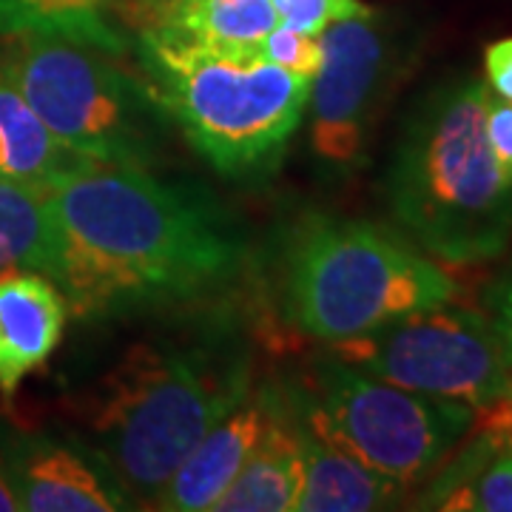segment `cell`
<instances>
[{
	"label": "cell",
	"mask_w": 512,
	"mask_h": 512,
	"mask_svg": "<svg viewBox=\"0 0 512 512\" xmlns=\"http://www.w3.org/2000/svg\"><path fill=\"white\" fill-rule=\"evenodd\" d=\"M49 220L46 276L80 322L197 302L248 259L242 225L214 194L154 168L83 160L49 180Z\"/></svg>",
	"instance_id": "6da1fadb"
},
{
	"label": "cell",
	"mask_w": 512,
	"mask_h": 512,
	"mask_svg": "<svg viewBox=\"0 0 512 512\" xmlns=\"http://www.w3.org/2000/svg\"><path fill=\"white\" fill-rule=\"evenodd\" d=\"M487 83L458 74L407 111L384 171L387 208L447 265L498 259L512 242V183L484 131Z\"/></svg>",
	"instance_id": "7a4b0ae2"
},
{
	"label": "cell",
	"mask_w": 512,
	"mask_h": 512,
	"mask_svg": "<svg viewBox=\"0 0 512 512\" xmlns=\"http://www.w3.org/2000/svg\"><path fill=\"white\" fill-rule=\"evenodd\" d=\"M245 350L225 330L140 339L97 387L94 450L131 501L154 507L188 450L254 387Z\"/></svg>",
	"instance_id": "3957f363"
},
{
	"label": "cell",
	"mask_w": 512,
	"mask_h": 512,
	"mask_svg": "<svg viewBox=\"0 0 512 512\" xmlns=\"http://www.w3.org/2000/svg\"><path fill=\"white\" fill-rule=\"evenodd\" d=\"M137 72L174 128L225 177L274 171L302 126L311 77L259 52L137 32Z\"/></svg>",
	"instance_id": "277c9868"
},
{
	"label": "cell",
	"mask_w": 512,
	"mask_h": 512,
	"mask_svg": "<svg viewBox=\"0 0 512 512\" xmlns=\"http://www.w3.org/2000/svg\"><path fill=\"white\" fill-rule=\"evenodd\" d=\"M456 293L436 259L367 220L302 217L279 259V316L322 345L453 302Z\"/></svg>",
	"instance_id": "5b68a950"
},
{
	"label": "cell",
	"mask_w": 512,
	"mask_h": 512,
	"mask_svg": "<svg viewBox=\"0 0 512 512\" xmlns=\"http://www.w3.org/2000/svg\"><path fill=\"white\" fill-rule=\"evenodd\" d=\"M0 77L23 94L57 143L83 160L157 168L168 154L171 117L143 74L120 66L109 49L46 32L6 35Z\"/></svg>",
	"instance_id": "8992f818"
},
{
	"label": "cell",
	"mask_w": 512,
	"mask_h": 512,
	"mask_svg": "<svg viewBox=\"0 0 512 512\" xmlns=\"http://www.w3.org/2000/svg\"><path fill=\"white\" fill-rule=\"evenodd\" d=\"M282 387L299 419L402 487L433 476L478 419L467 404L376 379L330 350Z\"/></svg>",
	"instance_id": "52a82bcc"
},
{
	"label": "cell",
	"mask_w": 512,
	"mask_h": 512,
	"mask_svg": "<svg viewBox=\"0 0 512 512\" xmlns=\"http://www.w3.org/2000/svg\"><path fill=\"white\" fill-rule=\"evenodd\" d=\"M342 362L404 390L476 413L512 399V356L487 313L444 302L325 345Z\"/></svg>",
	"instance_id": "ba28073f"
},
{
	"label": "cell",
	"mask_w": 512,
	"mask_h": 512,
	"mask_svg": "<svg viewBox=\"0 0 512 512\" xmlns=\"http://www.w3.org/2000/svg\"><path fill=\"white\" fill-rule=\"evenodd\" d=\"M322 66L313 74L311 154L322 177L342 180L367 160L373 131L416 57V37L382 12L330 23L319 32Z\"/></svg>",
	"instance_id": "9c48e42d"
},
{
	"label": "cell",
	"mask_w": 512,
	"mask_h": 512,
	"mask_svg": "<svg viewBox=\"0 0 512 512\" xmlns=\"http://www.w3.org/2000/svg\"><path fill=\"white\" fill-rule=\"evenodd\" d=\"M6 476L23 512H117L131 498L94 444L46 430L0 427Z\"/></svg>",
	"instance_id": "30bf717a"
},
{
	"label": "cell",
	"mask_w": 512,
	"mask_h": 512,
	"mask_svg": "<svg viewBox=\"0 0 512 512\" xmlns=\"http://www.w3.org/2000/svg\"><path fill=\"white\" fill-rule=\"evenodd\" d=\"M279 393L282 384H254L251 393L188 450L151 510L214 512V504L231 487L262 430L268 427Z\"/></svg>",
	"instance_id": "8fae6325"
},
{
	"label": "cell",
	"mask_w": 512,
	"mask_h": 512,
	"mask_svg": "<svg viewBox=\"0 0 512 512\" xmlns=\"http://www.w3.org/2000/svg\"><path fill=\"white\" fill-rule=\"evenodd\" d=\"M69 305L49 276L0 274V396L12 399L23 379L52 359L63 339Z\"/></svg>",
	"instance_id": "7c38bea8"
},
{
	"label": "cell",
	"mask_w": 512,
	"mask_h": 512,
	"mask_svg": "<svg viewBox=\"0 0 512 512\" xmlns=\"http://www.w3.org/2000/svg\"><path fill=\"white\" fill-rule=\"evenodd\" d=\"M128 26L225 52H256L279 23L271 0H123Z\"/></svg>",
	"instance_id": "4fadbf2b"
},
{
	"label": "cell",
	"mask_w": 512,
	"mask_h": 512,
	"mask_svg": "<svg viewBox=\"0 0 512 512\" xmlns=\"http://www.w3.org/2000/svg\"><path fill=\"white\" fill-rule=\"evenodd\" d=\"M293 413V407H291ZM296 419L299 450H302V478L293 510L299 512H367L387 510L399 504L407 493L399 481L365 467L359 458L345 453L333 441Z\"/></svg>",
	"instance_id": "5bb4252c"
},
{
	"label": "cell",
	"mask_w": 512,
	"mask_h": 512,
	"mask_svg": "<svg viewBox=\"0 0 512 512\" xmlns=\"http://www.w3.org/2000/svg\"><path fill=\"white\" fill-rule=\"evenodd\" d=\"M299 478V430L282 387L268 427L262 430L231 487L214 504V512H291L299 493Z\"/></svg>",
	"instance_id": "9a60e30c"
},
{
	"label": "cell",
	"mask_w": 512,
	"mask_h": 512,
	"mask_svg": "<svg viewBox=\"0 0 512 512\" xmlns=\"http://www.w3.org/2000/svg\"><path fill=\"white\" fill-rule=\"evenodd\" d=\"M49 183L0 174V274L49 271Z\"/></svg>",
	"instance_id": "2e32d148"
},
{
	"label": "cell",
	"mask_w": 512,
	"mask_h": 512,
	"mask_svg": "<svg viewBox=\"0 0 512 512\" xmlns=\"http://www.w3.org/2000/svg\"><path fill=\"white\" fill-rule=\"evenodd\" d=\"M80 163L83 157L60 146L23 94L0 77V174L49 183Z\"/></svg>",
	"instance_id": "e0dca14e"
},
{
	"label": "cell",
	"mask_w": 512,
	"mask_h": 512,
	"mask_svg": "<svg viewBox=\"0 0 512 512\" xmlns=\"http://www.w3.org/2000/svg\"><path fill=\"white\" fill-rule=\"evenodd\" d=\"M120 3L123 0H0V35L46 32L126 55V35L109 18Z\"/></svg>",
	"instance_id": "ac0fdd59"
},
{
	"label": "cell",
	"mask_w": 512,
	"mask_h": 512,
	"mask_svg": "<svg viewBox=\"0 0 512 512\" xmlns=\"http://www.w3.org/2000/svg\"><path fill=\"white\" fill-rule=\"evenodd\" d=\"M441 510L512 512V456L501 453L490 464L447 484L439 495Z\"/></svg>",
	"instance_id": "d6986e66"
},
{
	"label": "cell",
	"mask_w": 512,
	"mask_h": 512,
	"mask_svg": "<svg viewBox=\"0 0 512 512\" xmlns=\"http://www.w3.org/2000/svg\"><path fill=\"white\" fill-rule=\"evenodd\" d=\"M256 52L271 60L276 66L288 69L293 74H305L311 77L319 72L322 66V46H319V35H308L299 32L293 26L276 23L268 35L262 37V43L256 46Z\"/></svg>",
	"instance_id": "ffe728a7"
},
{
	"label": "cell",
	"mask_w": 512,
	"mask_h": 512,
	"mask_svg": "<svg viewBox=\"0 0 512 512\" xmlns=\"http://www.w3.org/2000/svg\"><path fill=\"white\" fill-rule=\"evenodd\" d=\"M271 6L279 15V23L308 32V35H319L336 20L362 18L367 12H373V6H367L362 0H271Z\"/></svg>",
	"instance_id": "44dd1931"
},
{
	"label": "cell",
	"mask_w": 512,
	"mask_h": 512,
	"mask_svg": "<svg viewBox=\"0 0 512 512\" xmlns=\"http://www.w3.org/2000/svg\"><path fill=\"white\" fill-rule=\"evenodd\" d=\"M484 131L493 148V157L501 174L512 183V100L487 89V106H484Z\"/></svg>",
	"instance_id": "7402d4cb"
},
{
	"label": "cell",
	"mask_w": 512,
	"mask_h": 512,
	"mask_svg": "<svg viewBox=\"0 0 512 512\" xmlns=\"http://www.w3.org/2000/svg\"><path fill=\"white\" fill-rule=\"evenodd\" d=\"M484 313L493 322L495 333L507 345L512 356V259L495 274V279L484 291Z\"/></svg>",
	"instance_id": "603a6c76"
},
{
	"label": "cell",
	"mask_w": 512,
	"mask_h": 512,
	"mask_svg": "<svg viewBox=\"0 0 512 512\" xmlns=\"http://www.w3.org/2000/svg\"><path fill=\"white\" fill-rule=\"evenodd\" d=\"M484 74H487V89L512 100V37L495 40L487 46Z\"/></svg>",
	"instance_id": "cb8c5ba5"
},
{
	"label": "cell",
	"mask_w": 512,
	"mask_h": 512,
	"mask_svg": "<svg viewBox=\"0 0 512 512\" xmlns=\"http://www.w3.org/2000/svg\"><path fill=\"white\" fill-rule=\"evenodd\" d=\"M490 416H493V421L487 427V441L498 447L501 453L512 456V399L490 407Z\"/></svg>",
	"instance_id": "d4e9b609"
},
{
	"label": "cell",
	"mask_w": 512,
	"mask_h": 512,
	"mask_svg": "<svg viewBox=\"0 0 512 512\" xmlns=\"http://www.w3.org/2000/svg\"><path fill=\"white\" fill-rule=\"evenodd\" d=\"M0 512H20L18 498H15V490H12V484H9V476H6L3 453H0Z\"/></svg>",
	"instance_id": "484cf974"
}]
</instances>
